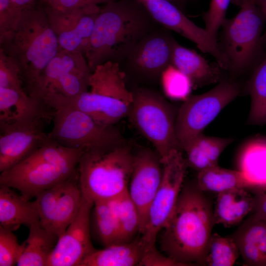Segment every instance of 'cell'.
Returning a JSON list of instances; mask_svg holds the SVG:
<instances>
[{
	"instance_id": "cell-1",
	"label": "cell",
	"mask_w": 266,
	"mask_h": 266,
	"mask_svg": "<svg viewBox=\"0 0 266 266\" xmlns=\"http://www.w3.org/2000/svg\"><path fill=\"white\" fill-rule=\"evenodd\" d=\"M214 225L211 200L196 182L184 184L174 210L160 232L161 250L180 266L205 265Z\"/></svg>"
},
{
	"instance_id": "cell-24",
	"label": "cell",
	"mask_w": 266,
	"mask_h": 266,
	"mask_svg": "<svg viewBox=\"0 0 266 266\" xmlns=\"http://www.w3.org/2000/svg\"><path fill=\"white\" fill-rule=\"evenodd\" d=\"M147 250L141 236L133 241L96 249L80 266H134L139 264Z\"/></svg>"
},
{
	"instance_id": "cell-15",
	"label": "cell",
	"mask_w": 266,
	"mask_h": 266,
	"mask_svg": "<svg viewBox=\"0 0 266 266\" xmlns=\"http://www.w3.org/2000/svg\"><path fill=\"white\" fill-rule=\"evenodd\" d=\"M139 0L161 26L194 42L202 52L212 55L221 67L229 69V62L218 41L189 19L179 8L168 0Z\"/></svg>"
},
{
	"instance_id": "cell-12",
	"label": "cell",
	"mask_w": 266,
	"mask_h": 266,
	"mask_svg": "<svg viewBox=\"0 0 266 266\" xmlns=\"http://www.w3.org/2000/svg\"><path fill=\"white\" fill-rule=\"evenodd\" d=\"M182 152L174 150L162 162L161 183L150 206L145 231L141 235L148 249L155 246L156 237L170 219L184 185L188 166Z\"/></svg>"
},
{
	"instance_id": "cell-9",
	"label": "cell",
	"mask_w": 266,
	"mask_h": 266,
	"mask_svg": "<svg viewBox=\"0 0 266 266\" xmlns=\"http://www.w3.org/2000/svg\"><path fill=\"white\" fill-rule=\"evenodd\" d=\"M51 120L53 127L48 136L67 148L107 150L127 143L115 125L100 123L69 105L53 110Z\"/></svg>"
},
{
	"instance_id": "cell-43",
	"label": "cell",
	"mask_w": 266,
	"mask_h": 266,
	"mask_svg": "<svg viewBox=\"0 0 266 266\" xmlns=\"http://www.w3.org/2000/svg\"><path fill=\"white\" fill-rule=\"evenodd\" d=\"M257 5L263 12L266 20V0H255ZM263 43L266 49V29L263 35Z\"/></svg>"
},
{
	"instance_id": "cell-16",
	"label": "cell",
	"mask_w": 266,
	"mask_h": 266,
	"mask_svg": "<svg viewBox=\"0 0 266 266\" xmlns=\"http://www.w3.org/2000/svg\"><path fill=\"white\" fill-rule=\"evenodd\" d=\"M163 165L156 150L142 148L134 153L128 194L137 210L139 234L145 230L150 206L161 183Z\"/></svg>"
},
{
	"instance_id": "cell-28",
	"label": "cell",
	"mask_w": 266,
	"mask_h": 266,
	"mask_svg": "<svg viewBox=\"0 0 266 266\" xmlns=\"http://www.w3.org/2000/svg\"><path fill=\"white\" fill-rule=\"evenodd\" d=\"M59 237L44 229L40 224L29 228L27 238L21 244L18 266H46Z\"/></svg>"
},
{
	"instance_id": "cell-41",
	"label": "cell",
	"mask_w": 266,
	"mask_h": 266,
	"mask_svg": "<svg viewBox=\"0 0 266 266\" xmlns=\"http://www.w3.org/2000/svg\"><path fill=\"white\" fill-rule=\"evenodd\" d=\"M251 192L254 194L255 203L251 215L257 219H266V185Z\"/></svg>"
},
{
	"instance_id": "cell-4",
	"label": "cell",
	"mask_w": 266,
	"mask_h": 266,
	"mask_svg": "<svg viewBox=\"0 0 266 266\" xmlns=\"http://www.w3.org/2000/svg\"><path fill=\"white\" fill-rule=\"evenodd\" d=\"M83 149L69 148L50 139L22 161L0 172V185L31 200L40 192L77 174Z\"/></svg>"
},
{
	"instance_id": "cell-2",
	"label": "cell",
	"mask_w": 266,
	"mask_h": 266,
	"mask_svg": "<svg viewBox=\"0 0 266 266\" xmlns=\"http://www.w3.org/2000/svg\"><path fill=\"white\" fill-rule=\"evenodd\" d=\"M160 26L139 0L105 4L84 54L91 71L108 61L121 65L143 37Z\"/></svg>"
},
{
	"instance_id": "cell-40",
	"label": "cell",
	"mask_w": 266,
	"mask_h": 266,
	"mask_svg": "<svg viewBox=\"0 0 266 266\" xmlns=\"http://www.w3.org/2000/svg\"><path fill=\"white\" fill-rule=\"evenodd\" d=\"M139 266H180L178 263L164 253L159 251L156 246L150 248L146 251Z\"/></svg>"
},
{
	"instance_id": "cell-7",
	"label": "cell",
	"mask_w": 266,
	"mask_h": 266,
	"mask_svg": "<svg viewBox=\"0 0 266 266\" xmlns=\"http://www.w3.org/2000/svg\"><path fill=\"white\" fill-rule=\"evenodd\" d=\"M238 13L226 19L221 28L219 47L229 69L240 74L254 68L266 54L263 43L265 17L255 0H245Z\"/></svg>"
},
{
	"instance_id": "cell-33",
	"label": "cell",
	"mask_w": 266,
	"mask_h": 266,
	"mask_svg": "<svg viewBox=\"0 0 266 266\" xmlns=\"http://www.w3.org/2000/svg\"><path fill=\"white\" fill-rule=\"evenodd\" d=\"M239 256L237 246L231 236L223 237L214 233L209 241L205 265L232 266Z\"/></svg>"
},
{
	"instance_id": "cell-11",
	"label": "cell",
	"mask_w": 266,
	"mask_h": 266,
	"mask_svg": "<svg viewBox=\"0 0 266 266\" xmlns=\"http://www.w3.org/2000/svg\"><path fill=\"white\" fill-rule=\"evenodd\" d=\"M239 93L237 83L224 80L211 90L189 96L184 100L177 110L175 122L176 134L182 151L192 140L203 133L205 128Z\"/></svg>"
},
{
	"instance_id": "cell-13",
	"label": "cell",
	"mask_w": 266,
	"mask_h": 266,
	"mask_svg": "<svg viewBox=\"0 0 266 266\" xmlns=\"http://www.w3.org/2000/svg\"><path fill=\"white\" fill-rule=\"evenodd\" d=\"M82 198L78 174L35 197L41 226L59 238L76 216Z\"/></svg>"
},
{
	"instance_id": "cell-34",
	"label": "cell",
	"mask_w": 266,
	"mask_h": 266,
	"mask_svg": "<svg viewBox=\"0 0 266 266\" xmlns=\"http://www.w3.org/2000/svg\"><path fill=\"white\" fill-rule=\"evenodd\" d=\"M160 80L164 91L168 98L184 100L190 96L193 87L191 80L172 65L163 71Z\"/></svg>"
},
{
	"instance_id": "cell-37",
	"label": "cell",
	"mask_w": 266,
	"mask_h": 266,
	"mask_svg": "<svg viewBox=\"0 0 266 266\" xmlns=\"http://www.w3.org/2000/svg\"><path fill=\"white\" fill-rule=\"evenodd\" d=\"M232 0H211L208 10L203 14L204 29L217 41L218 31L226 19V12Z\"/></svg>"
},
{
	"instance_id": "cell-21",
	"label": "cell",
	"mask_w": 266,
	"mask_h": 266,
	"mask_svg": "<svg viewBox=\"0 0 266 266\" xmlns=\"http://www.w3.org/2000/svg\"><path fill=\"white\" fill-rule=\"evenodd\" d=\"M231 236L245 265L266 266V219L250 215Z\"/></svg>"
},
{
	"instance_id": "cell-20",
	"label": "cell",
	"mask_w": 266,
	"mask_h": 266,
	"mask_svg": "<svg viewBox=\"0 0 266 266\" xmlns=\"http://www.w3.org/2000/svg\"><path fill=\"white\" fill-rule=\"evenodd\" d=\"M51 113L27 92L0 87V124L50 119Z\"/></svg>"
},
{
	"instance_id": "cell-30",
	"label": "cell",
	"mask_w": 266,
	"mask_h": 266,
	"mask_svg": "<svg viewBox=\"0 0 266 266\" xmlns=\"http://www.w3.org/2000/svg\"><path fill=\"white\" fill-rule=\"evenodd\" d=\"M239 166V170L256 188L266 185V136H255L244 144L240 153Z\"/></svg>"
},
{
	"instance_id": "cell-17",
	"label": "cell",
	"mask_w": 266,
	"mask_h": 266,
	"mask_svg": "<svg viewBox=\"0 0 266 266\" xmlns=\"http://www.w3.org/2000/svg\"><path fill=\"white\" fill-rule=\"evenodd\" d=\"M94 204L82 195L76 216L59 238L46 266H80L96 249L91 239L90 218Z\"/></svg>"
},
{
	"instance_id": "cell-26",
	"label": "cell",
	"mask_w": 266,
	"mask_h": 266,
	"mask_svg": "<svg viewBox=\"0 0 266 266\" xmlns=\"http://www.w3.org/2000/svg\"><path fill=\"white\" fill-rule=\"evenodd\" d=\"M231 138L207 136L202 133L183 149L188 166L198 172L218 165L221 153L233 142Z\"/></svg>"
},
{
	"instance_id": "cell-29",
	"label": "cell",
	"mask_w": 266,
	"mask_h": 266,
	"mask_svg": "<svg viewBox=\"0 0 266 266\" xmlns=\"http://www.w3.org/2000/svg\"><path fill=\"white\" fill-rule=\"evenodd\" d=\"M90 227L97 240L105 247L120 243V231L113 198L94 202Z\"/></svg>"
},
{
	"instance_id": "cell-8",
	"label": "cell",
	"mask_w": 266,
	"mask_h": 266,
	"mask_svg": "<svg viewBox=\"0 0 266 266\" xmlns=\"http://www.w3.org/2000/svg\"><path fill=\"white\" fill-rule=\"evenodd\" d=\"M133 92V100L128 117L152 143L162 162L173 151H182L175 131L177 111L152 90L138 88Z\"/></svg>"
},
{
	"instance_id": "cell-39",
	"label": "cell",
	"mask_w": 266,
	"mask_h": 266,
	"mask_svg": "<svg viewBox=\"0 0 266 266\" xmlns=\"http://www.w3.org/2000/svg\"><path fill=\"white\" fill-rule=\"evenodd\" d=\"M116 0H40L45 6L55 10L66 11L89 6L106 4Z\"/></svg>"
},
{
	"instance_id": "cell-3",
	"label": "cell",
	"mask_w": 266,
	"mask_h": 266,
	"mask_svg": "<svg viewBox=\"0 0 266 266\" xmlns=\"http://www.w3.org/2000/svg\"><path fill=\"white\" fill-rule=\"evenodd\" d=\"M0 49L19 66L28 93L59 50L57 37L40 0L25 10L16 28L0 39Z\"/></svg>"
},
{
	"instance_id": "cell-36",
	"label": "cell",
	"mask_w": 266,
	"mask_h": 266,
	"mask_svg": "<svg viewBox=\"0 0 266 266\" xmlns=\"http://www.w3.org/2000/svg\"><path fill=\"white\" fill-rule=\"evenodd\" d=\"M12 231L0 226V266L17 265L20 258L22 245Z\"/></svg>"
},
{
	"instance_id": "cell-31",
	"label": "cell",
	"mask_w": 266,
	"mask_h": 266,
	"mask_svg": "<svg viewBox=\"0 0 266 266\" xmlns=\"http://www.w3.org/2000/svg\"><path fill=\"white\" fill-rule=\"evenodd\" d=\"M247 91L251 99L248 124L266 125V53L254 68L248 82Z\"/></svg>"
},
{
	"instance_id": "cell-27",
	"label": "cell",
	"mask_w": 266,
	"mask_h": 266,
	"mask_svg": "<svg viewBox=\"0 0 266 266\" xmlns=\"http://www.w3.org/2000/svg\"><path fill=\"white\" fill-rule=\"evenodd\" d=\"M196 183L203 192L216 194L236 188H245L250 191L256 188L240 170H232L218 165L198 172Z\"/></svg>"
},
{
	"instance_id": "cell-22",
	"label": "cell",
	"mask_w": 266,
	"mask_h": 266,
	"mask_svg": "<svg viewBox=\"0 0 266 266\" xmlns=\"http://www.w3.org/2000/svg\"><path fill=\"white\" fill-rule=\"evenodd\" d=\"M8 186H0V226L13 231L20 225L29 228L39 225L40 219L35 200L31 201Z\"/></svg>"
},
{
	"instance_id": "cell-19",
	"label": "cell",
	"mask_w": 266,
	"mask_h": 266,
	"mask_svg": "<svg viewBox=\"0 0 266 266\" xmlns=\"http://www.w3.org/2000/svg\"><path fill=\"white\" fill-rule=\"evenodd\" d=\"M0 172L15 166L46 142L43 120L0 124Z\"/></svg>"
},
{
	"instance_id": "cell-25",
	"label": "cell",
	"mask_w": 266,
	"mask_h": 266,
	"mask_svg": "<svg viewBox=\"0 0 266 266\" xmlns=\"http://www.w3.org/2000/svg\"><path fill=\"white\" fill-rule=\"evenodd\" d=\"M171 65L187 76L193 86H202L217 82L221 71L195 51L176 41L173 50Z\"/></svg>"
},
{
	"instance_id": "cell-35",
	"label": "cell",
	"mask_w": 266,
	"mask_h": 266,
	"mask_svg": "<svg viewBox=\"0 0 266 266\" xmlns=\"http://www.w3.org/2000/svg\"><path fill=\"white\" fill-rule=\"evenodd\" d=\"M0 87L26 92L19 66L13 59L0 49Z\"/></svg>"
},
{
	"instance_id": "cell-14",
	"label": "cell",
	"mask_w": 266,
	"mask_h": 266,
	"mask_svg": "<svg viewBox=\"0 0 266 266\" xmlns=\"http://www.w3.org/2000/svg\"><path fill=\"white\" fill-rule=\"evenodd\" d=\"M168 30L160 26L143 37L120 65L122 69L142 79H160L171 64L176 41Z\"/></svg>"
},
{
	"instance_id": "cell-32",
	"label": "cell",
	"mask_w": 266,
	"mask_h": 266,
	"mask_svg": "<svg viewBox=\"0 0 266 266\" xmlns=\"http://www.w3.org/2000/svg\"><path fill=\"white\" fill-rule=\"evenodd\" d=\"M120 231V243L131 242L139 233V215L128 190L113 198Z\"/></svg>"
},
{
	"instance_id": "cell-38",
	"label": "cell",
	"mask_w": 266,
	"mask_h": 266,
	"mask_svg": "<svg viewBox=\"0 0 266 266\" xmlns=\"http://www.w3.org/2000/svg\"><path fill=\"white\" fill-rule=\"evenodd\" d=\"M25 10L10 0H0V39L16 28Z\"/></svg>"
},
{
	"instance_id": "cell-18",
	"label": "cell",
	"mask_w": 266,
	"mask_h": 266,
	"mask_svg": "<svg viewBox=\"0 0 266 266\" xmlns=\"http://www.w3.org/2000/svg\"><path fill=\"white\" fill-rule=\"evenodd\" d=\"M43 5L57 37L59 49L84 55L101 7L92 5L60 11Z\"/></svg>"
},
{
	"instance_id": "cell-45",
	"label": "cell",
	"mask_w": 266,
	"mask_h": 266,
	"mask_svg": "<svg viewBox=\"0 0 266 266\" xmlns=\"http://www.w3.org/2000/svg\"><path fill=\"white\" fill-rule=\"evenodd\" d=\"M245 0H232V2L236 6L240 7Z\"/></svg>"
},
{
	"instance_id": "cell-42",
	"label": "cell",
	"mask_w": 266,
	"mask_h": 266,
	"mask_svg": "<svg viewBox=\"0 0 266 266\" xmlns=\"http://www.w3.org/2000/svg\"><path fill=\"white\" fill-rule=\"evenodd\" d=\"M13 3L23 9H26L34 4L37 0H10Z\"/></svg>"
},
{
	"instance_id": "cell-44",
	"label": "cell",
	"mask_w": 266,
	"mask_h": 266,
	"mask_svg": "<svg viewBox=\"0 0 266 266\" xmlns=\"http://www.w3.org/2000/svg\"><path fill=\"white\" fill-rule=\"evenodd\" d=\"M169 0V1L173 3L174 5H175L176 6H177L178 8H179L178 5L183 3L186 0Z\"/></svg>"
},
{
	"instance_id": "cell-23",
	"label": "cell",
	"mask_w": 266,
	"mask_h": 266,
	"mask_svg": "<svg viewBox=\"0 0 266 266\" xmlns=\"http://www.w3.org/2000/svg\"><path fill=\"white\" fill-rule=\"evenodd\" d=\"M245 188H236L217 195L213 208L215 225L226 228L236 226L254 210L255 200L254 194Z\"/></svg>"
},
{
	"instance_id": "cell-5",
	"label": "cell",
	"mask_w": 266,
	"mask_h": 266,
	"mask_svg": "<svg viewBox=\"0 0 266 266\" xmlns=\"http://www.w3.org/2000/svg\"><path fill=\"white\" fill-rule=\"evenodd\" d=\"M134 158L127 143L107 150H85L77 166L83 196L94 203L123 194L128 190Z\"/></svg>"
},
{
	"instance_id": "cell-6",
	"label": "cell",
	"mask_w": 266,
	"mask_h": 266,
	"mask_svg": "<svg viewBox=\"0 0 266 266\" xmlns=\"http://www.w3.org/2000/svg\"><path fill=\"white\" fill-rule=\"evenodd\" d=\"M126 81V74L119 63L106 62L92 72L87 92L60 107L69 105L100 123L115 125L128 117L133 103V92Z\"/></svg>"
},
{
	"instance_id": "cell-10",
	"label": "cell",
	"mask_w": 266,
	"mask_h": 266,
	"mask_svg": "<svg viewBox=\"0 0 266 266\" xmlns=\"http://www.w3.org/2000/svg\"><path fill=\"white\" fill-rule=\"evenodd\" d=\"M91 73L83 54L59 50L39 78V101L52 112L87 92Z\"/></svg>"
}]
</instances>
